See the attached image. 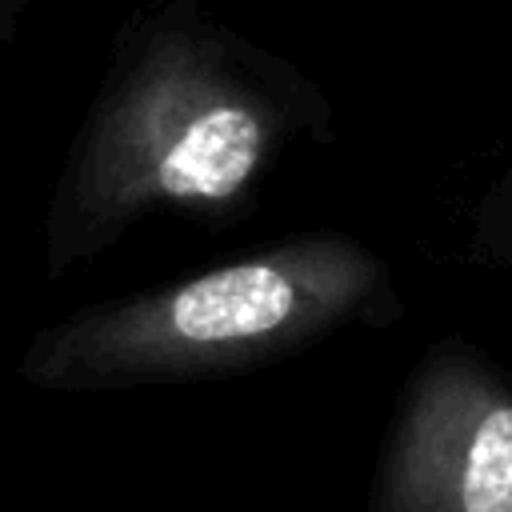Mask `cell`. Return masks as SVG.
Returning <instances> with one entry per match:
<instances>
[{
    "label": "cell",
    "mask_w": 512,
    "mask_h": 512,
    "mask_svg": "<svg viewBox=\"0 0 512 512\" xmlns=\"http://www.w3.org/2000/svg\"><path fill=\"white\" fill-rule=\"evenodd\" d=\"M288 136L284 100L204 32H160L104 96L52 208L48 268L112 244L148 208H228Z\"/></svg>",
    "instance_id": "cell-2"
},
{
    "label": "cell",
    "mask_w": 512,
    "mask_h": 512,
    "mask_svg": "<svg viewBox=\"0 0 512 512\" xmlns=\"http://www.w3.org/2000/svg\"><path fill=\"white\" fill-rule=\"evenodd\" d=\"M392 312L396 292L380 256L348 236H296L44 328L20 376L64 392L208 380Z\"/></svg>",
    "instance_id": "cell-1"
},
{
    "label": "cell",
    "mask_w": 512,
    "mask_h": 512,
    "mask_svg": "<svg viewBox=\"0 0 512 512\" xmlns=\"http://www.w3.org/2000/svg\"><path fill=\"white\" fill-rule=\"evenodd\" d=\"M508 248H512V224H508Z\"/></svg>",
    "instance_id": "cell-4"
},
{
    "label": "cell",
    "mask_w": 512,
    "mask_h": 512,
    "mask_svg": "<svg viewBox=\"0 0 512 512\" xmlns=\"http://www.w3.org/2000/svg\"><path fill=\"white\" fill-rule=\"evenodd\" d=\"M372 512H512V384L480 352H428L384 444Z\"/></svg>",
    "instance_id": "cell-3"
}]
</instances>
